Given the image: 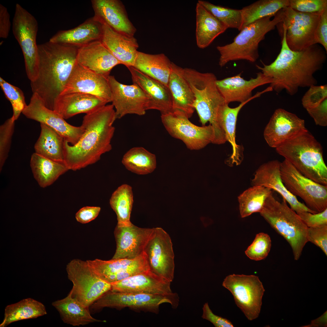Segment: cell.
Instances as JSON below:
<instances>
[{"label":"cell","instance_id":"cell-1","mask_svg":"<svg viewBox=\"0 0 327 327\" xmlns=\"http://www.w3.org/2000/svg\"><path fill=\"white\" fill-rule=\"evenodd\" d=\"M282 38L279 53L269 65L256 67L272 80L273 90L280 92L285 90L292 95L302 87H309L317 83L314 74L321 69L325 62L326 53L317 44L299 51L291 50L286 38V29L282 26Z\"/></svg>","mask_w":327,"mask_h":327},{"label":"cell","instance_id":"cell-2","mask_svg":"<svg viewBox=\"0 0 327 327\" xmlns=\"http://www.w3.org/2000/svg\"><path fill=\"white\" fill-rule=\"evenodd\" d=\"M111 104L105 105L84 116L81 125L84 131L74 145L64 140V162L69 170H80L94 164L112 149L111 144L116 119Z\"/></svg>","mask_w":327,"mask_h":327},{"label":"cell","instance_id":"cell-3","mask_svg":"<svg viewBox=\"0 0 327 327\" xmlns=\"http://www.w3.org/2000/svg\"><path fill=\"white\" fill-rule=\"evenodd\" d=\"M80 47L49 41L38 45V74L31 82L33 93L37 94L45 106L53 110L77 63Z\"/></svg>","mask_w":327,"mask_h":327},{"label":"cell","instance_id":"cell-4","mask_svg":"<svg viewBox=\"0 0 327 327\" xmlns=\"http://www.w3.org/2000/svg\"><path fill=\"white\" fill-rule=\"evenodd\" d=\"M276 150L305 176L327 186V167L322 147L308 131L284 142Z\"/></svg>","mask_w":327,"mask_h":327},{"label":"cell","instance_id":"cell-5","mask_svg":"<svg viewBox=\"0 0 327 327\" xmlns=\"http://www.w3.org/2000/svg\"><path fill=\"white\" fill-rule=\"evenodd\" d=\"M283 17L282 9L274 15L261 18L244 27L232 43L217 46L219 66L222 67L230 61L239 60L255 62L259 57V43L268 32L282 22Z\"/></svg>","mask_w":327,"mask_h":327},{"label":"cell","instance_id":"cell-6","mask_svg":"<svg viewBox=\"0 0 327 327\" xmlns=\"http://www.w3.org/2000/svg\"><path fill=\"white\" fill-rule=\"evenodd\" d=\"M287 203L283 199L281 202L278 201L272 192L266 200L259 213L271 227L288 242L292 248L294 259L297 260L308 242V227Z\"/></svg>","mask_w":327,"mask_h":327},{"label":"cell","instance_id":"cell-7","mask_svg":"<svg viewBox=\"0 0 327 327\" xmlns=\"http://www.w3.org/2000/svg\"><path fill=\"white\" fill-rule=\"evenodd\" d=\"M183 74L193 93V107L200 122L203 126L209 122L214 128L215 138L222 139L224 135L217 115L219 107L225 102L216 85V77L211 73H201L188 68L183 69Z\"/></svg>","mask_w":327,"mask_h":327},{"label":"cell","instance_id":"cell-8","mask_svg":"<svg viewBox=\"0 0 327 327\" xmlns=\"http://www.w3.org/2000/svg\"><path fill=\"white\" fill-rule=\"evenodd\" d=\"M68 279L73 283L71 296L89 308L108 291L111 285L101 279L91 268L87 260L74 259L66 268Z\"/></svg>","mask_w":327,"mask_h":327},{"label":"cell","instance_id":"cell-9","mask_svg":"<svg viewBox=\"0 0 327 327\" xmlns=\"http://www.w3.org/2000/svg\"><path fill=\"white\" fill-rule=\"evenodd\" d=\"M12 31L23 54L26 73L31 82L38 74V55L36 39L38 22L30 13L17 4L12 22Z\"/></svg>","mask_w":327,"mask_h":327},{"label":"cell","instance_id":"cell-10","mask_svg":"<svg viewBox=\"0 0 327 327\" xmlns=\"http://www.w3.org/2000/svg\"><path fill=\"white\" fill-rule=\"evenodd\" d=\"M282 180L288 190L300 197L309 209L317 213L327 208V186L306 177L285 159L280 162Z\"/></svg>","mask_w":327,"mask_h":327},{"label":"cell","instance_id":"cell-11","mask_svg":"<svg viewBox=\"0 0 327 327\" xmlns=\"http://www.w3.org/2000/svg\"><path fill=\"white\" fill-rule=\"evenodd\" d=\"M179 298L176 293L170 295H152L122 292L110 290L101 296L91 306L95 310L105 307L117 309L128 307L134 310L149 311L157 314L160 305L169 303L176 309Z\"/></svg>","mask_w":327,"mask_h":327},{"label":"cell","instance_id":"cell-12","mask_svg":"<svg viewBox=\"0 0 327 327\" xmlns=\"http://www.w3.org/2000/svg\"><path fill=\"white\" fill-rule=\"evenodd\" d=\"M222 285L231 293L236 305L249 320L258 317L265 290L258 276L230 275L224 279Z\"/></svg>","mask_w":327,"mask_h":327},{"label":"cell","instance_id":"cell-13","mask_svg":"<svg viewBox=\"0 0 327 327\" xmlns=\"http://www.w3.org/2000/svg\"><path fill=\"white\" fill-rule=\"evenodd\" d=\"M161 118L170 134L182 141L191 150H199L213 143L215 132L210 124L201 127L195 125L185 113L178 110L161 114Z\"/></svg>","mask_w":327,"mask_h":327},{"label":"cell","instance_id":"cell-14","mask_svg":"<svg viewBox=\"0 0 327 327\" xmlns=\"http://www.w3.org/2000/svg\"><path fill=\"white\" fill-rule=\"evenodd\" d=\"M283 10L281 23L286 28V43L291 50L299 51L317 44L315 32L321 14L301 12L289 7Z\"/></svg>","mask_w":327,"mask_h":327},{"label":"cell","instance_id":"cell-15","mask_svg":"<svg viewBox=\"0 0 327 327\" xmlns=\"http://www.w3.org/2000/svg\"><path fill=\"white\" fill-rule=\"evenodd\" d=\"M144 252L150 270L171 282L174 277V255L169 235L160 227L153 228Z\"/></svg>","mask_w":327,"mask_h":327},{"label":"cell","instance_id":"cell-16","mask_svg":"<svg viewBox=\"0 0 327 327\" xmlns=\"http://www.w3.org/2000/svg\"><path fill=\"white\" fill-rule=\"evenodd\" d=\"M22 113L28 118L45 124L54 129L70 144L74 145L84 131L81 125L75 126L67 123L60 115L48 108L36 93H33L30 102Z\"/></svg>","mask_w":327,"mask_h":327},{"label":"cell","instance_id":"cell-17","mask_svg":"<svg viewBox=\"0 0 327 327\" xmlns=\"http://www.w3.org/2000/svg\"><path fill=\"white\" fill-rule=\"evenodd\" d=\"M87 261L98 276L111 284L150 270L144 252L134 259H112L108 260L95 259Z\"/></svg>","mask_w":327,"mask_h":327},{"label":"cell","instance_id":"cell-18","mask_svg":"<svg viewBox=\"0 0 327 327\" xmlns=\"http://www.w3.org/2000/svg\"><path fill=\"white\" fill-rule=\"evenodd\" d=\"M108 80L116 119H120L127 114L141 116L145 114L148 99L138 85L134 83L128 85L122 84L112 75L108 77Z\"/></svg>","mask_w":327,"mask_h":327},{"label":"cell","instance_id":"cell-19","mask_svg":"<svg viewBox=\"0 0 327 327\" xmlns=\"http://www.w3.org/2000/svg\"><path fill=\"white\" fill-rule=\"evenodd\" d=\"M240 73L220 80H217L216 85L223 97L226 103L229 104L233 102L242 103L249 100L260 97L266 92L273 91L269 86L261 92H258L253 96V91L256 88L268 84H270L272 79L265 76L261 72L257 73L256 76L248 80L241 77Z\"/></svg>","mask_w":327,"mask_h":327},{"label":"cell","instance_id":"cell-20","mask_svg":"<svg viewBox=\"0 0 327 327\" xmlns=\"http://www.w3.org/2000/svg\"><path fill=\"white\" fill-rule=\"evenodd\" d=\"M307 131L303 120L294 114L278 108L275 110L265 127L264 136L268 145L276 148Z\"/></svg>","mask_w":327,"mask_h":327},{"label":"cell","instance_id":"cell-21","mask_svg":"<svg viewBox=\"0 0 327 327\" xmlns=\"http://www.w3.org/2000/svg\"><path fill=\"white\" fill-rule=\"evenodd\" d=\"M108 77L95 73L77 62L61 94L81 93L98 97L108 103L111 102L112 94Z\"/></svg>","mask_w":327,"mask_h":327},{"label":"cell","instance_id":"cell-22","mask_svg":"<svg viewBox=\"0 0 327 327\" xmlns=\"http://www.w3.org/2000/svg\"><path fill=\"white\" fill-rule=\"evenodd\" d=\"M280 164L278 160H274L261 165L252 180L253 186H262L276 191L298 214L304 212L316 213L299 201L296 197L287 189L282 180Z\"/></svg>","mask_w":327,"mask_h":327},{"label":"cell","instance_id":"cell-23","mask_svg":"<svg viewBox=\"0 0 327 327\" xmlns=\"http://www.w3.org/2000/svg\"><path fill=\"white\" fill-rule=\"evenodd\" d=\"M153 228H142L132 224L117 225L114 231L116 249L112 259H134L142 254Z\"/></svg>","mask_w":327,"mask_h":327},{"label":"cell","instance_id":"cell-24","mask_svg":"<svg viewBox=\"0 0 327 327\" xmlns=\"http://www.w3.org/2000/svg\"><path fill=\"white\" fill-rule=\"evenodd\" d=\"M171 282L149 270L111 283V290L122 292L170 295L173 293L170 288Z\"/></svg>","mask_w":327,"mask_h":327},{"label":"cell","instance_id":"cell-25","mask_svg":"<svg viewBox=\"0 0 327 327\" xmlns=\"http://www.w3.org/2000/svg\"><path fill=\"white\" fill-rule=\"evenodd\" d=\"M94 17L102 24H105L114 31L133 36L135 27L128 18L124 7L118 0L91 1Z\"/></svg>","mask_w":327,"mask_h":327},{"label":"cell","instance_id":"cell-26","mask_svg":"<svg viewBox=\"0 0 327 327\" xmlns=\"http://www.w3.org/2000/svg\"><path fill=\"white\" fill-rule=\"evenodd\" d=\"M127 68L131 73L133 83L140 88L148 99L147 110H157L161 114L173 111L172 97L167 87L133 66Z\"/></svg>","mask_w":327,"mask_h":327},{"label":"cell","instance_id":"cell-27","mask_svg":"<svg viewBox=\"0 0 327 327\" xmlns=\"http://www.w3.org/2000/svg\"><path fill=\"white\" fill-rule=\"evenodd\" d=\"M77 62L95 73L107 77L113 68L121 64L101 40L80 47Z\"/></svg>","mask_w":327,"mask_h":327},{"label":"cell","instance_id":"cell-28","mask_svg":"<svg viewBox=\"0 0 327 327\" xmlns=\"http://www.w3.org/2000/svg\"><path fill=\"white\" fill-rule=\"evenodd\" d=\"M106 101L86 94L74 92L60 95L55 100L53 110L68 119L81 113L86 114L105 105Z\"/></svg>","mask_w":327,"mask_h":327},{"label":"cell","instance_id":"cell-29","mask_svg":"<svg viewBox=\"0 0 327 327\" xmlns=\"http://www.w3.org/2000/svg\"><path fill=\"white\" fill-rule=\"evenodd\" d=\"M101 41L121 64L127 67L133 66L139 47L134 36L120 33L104 24Z\"/></svg>","mask_w":327,"mask_h":327},{"label":"cell","instance_id":"cell-30","mask_svg":"<svg viewBox=\"0 0 327 327\" xmlns=\"http://www.w3.org/2000/svg\"><path fill=\"white\" fill-rule=\"evenodd\" d=\"M183 69L172 62L168 87L172 97L173 111H182L189 118L195 110V97L183 75Z\"/></svg>","mask_w":327,"mask_h":327},{"label":"cell","instance_id":"cell-31","mask_svg":"<svg viewBox=\"0 0 327 327\" xmlns=\"http://www.w3.org/2000/svg\"><path fill=\"white\" fill-rule=\"evenodd\" d=\"M102 34V24L93 17L74 28L58 31L49 41L81 47L101 40Z\"/></svg>","mask_w":327,"mask_h":327},{"label":"cell","instance_id":"cell-32","mask_svg":"<svg viewBox=\"0 0 327 327\" xmlns=\"http://www.w3.org/2000/svg\"><path fill=\"white\" fill-rule=\"evenodd\" d=\"M196 13V43L199 48L204 49L227 28L198 2Z\"/></svg>","mask_w":327,"mask_h":327},{"label":"cell","instance_id":"cell-33","mask_svg":"<svg viewBox=\"0 0 327 327\" xmlns=\"http://www.w3.org/2000/svg\"><path fill=\"white\" fill-rule=\"evenodd\" d=\"M172 62L163 53L153 54L138 51L133 67L168 87Z\"/></svg>","mask_w":327,"mask_h":327},{"label":"cell","instance_id":"cell-34","mask_svg":"<svg viewBox=\"0 0 327 327\" xmlns=\"http://www.w3.org/2000/svg\"><path fill=\"white\" fill-rule=\"evenodd\" d=\"M250 100L241 103L237 107L231 108L229 104L224 103L220 106L217 113L218 124L223 132L226 141L230 143L233 152L229 160L232 164H239L242 160L240 146L236 141V124L238 114L241 108Z\"/></svg>","mask_w":327,"mask_h":327},{"label":"cell","instance_id":"cell-35","mask_svg":"<svg viewBox=\"0 0 327 327\" xmlns=\"http://www.w3.org/2000/svg\"><path fill=\"white\" fill-rule=\"evenodd\" d=\"M52 305L59 312L64 323L73 326L102 322L92 317L89 308L73 298L70 292L64 298L52 302Z\"/></svg>","mask_w":327,"mask_h":327},{"label":"cell","instance_id":"cell-36","mask_svg":"<svg viewBox=\"0 0 327 327\" xmlns=\"http://www.w3.org/2000/svg\"><path fill=\"white\" fill-rule=\"evenodd\" d=\"M30 165L35 178L42 188L52 184L69 170L64 162L55 161L35 152L31 156Z\"/></svg>","mask_w":327,"mask_h":327},{"label":"cell","instance_id":"cell-37","mask_svg":"<svg viewBox=\"0 0 327 327\" xmlns=\"http://www.w3.org/2000/svg\"><path fill=\"white\" fill-rule=\"evenodd\" d=\"M47 313L45 306L40 302L31 298L24 299L5 307L0 327H5L21 320L36 318Z\"/></svg>","mask_w":327,"mask_h":327},{"label":"cell","instance_id":"cell-38","mask_svg":"<svg viewBox=\"0 0 327 327\" xmlns=\"http://www.w3.org/2000/svg\"><path fill=\"white\" fill-rule=\"evenodd\" d=\"M40 136L34 146L35 153L55 161L64 162V138L48 126L40 123Z\"/></svg>","mask_w":327,"mask_h":327},{"label":"cell","instance_id":"cell-39","mask_svg":"<svg viewBox=\"0 0 327 327\" xmlns=\"http://www.w3.org/2000/svg\"><path fill=\"white\" fill-rule=\"evenodd\" d=\"M122 163L128 170L139 175L150 173L156 167L155 155L141 147L128 150L123 156Z\"/></svg>","mask_w":327,"mask_h":327},{"label":"cell","instance_id":"cell-40","mask_svg":"<svg viewBox=\"0 0 327 327\" xmlns=\"http://www.w3.org/2000/svg\"><path fill=\"white\" fill-rule=\"evenodd\" d=\"M133 201L132 188L127 184L119 187L113 193L110 204L117 215V226H128L133 224L130 219Z\"/></svg>","mask_w":327,"mask_h":327},{"label":"cell","instance_id":"cell-41","mask_svg":"<svg viewBox=\"0 0 327 327\" xmlns=\"http://www.w3.org/2000/svg\"><path fill=\"white\" fill-rule=\"evenodd\" d=\"M289 6V0H259L245 6L241 9L243 19L242 28L258 19L274 15Z\"/></svg>","mask_w":327,"mask_h":327},{"label":"cell","instance_id":"cell-42","mask_svg":"<svg viewBox=\"0 0 327 327\" xmlns=\"http://www.w3.org/2000/svg\"><path fill=\"white\" fill-rule=\"evenodd\" d=\"M272 192L271 189L261 186H253L244 191L238 197L241 217L260 213L266 200Z\"/></svg>","mask_w":327,"mask_h":327},{"label":"cell","instance_id":"cell-43","mask_svg":"<svg viewBox=\"0 0 327 327\" xmlns=\"http://www.w3.org/2000/svg\"><path fill=\"white\" fill-rule=\"evenodd\" d=\"M200 4L227 28H242L243 19L241 10L224 7L213 4L208 2L199 0Z\"/></svg>","mask_w":327,"mask_h":327},{"label":"cell","instance_id":"cell-44","mask_svg":"<svg viewBox=\"0 0 327 327\" xmlns=\"http://www.w3.org/2000/svg\"><path fill=\"white\" fill-rule=\"evenodd\" d=\"M0 85L6 97L12 104L13 111L12 117L15 121L27 105L24 93L19 88L7 82L1 77Z\"/></svg>","mask_w":327,"mask_h":327},{"label":"cell","instance_id":"cell-45","mask_svg":"<svg viewBox=\"0 0 327 327\" xmlns=\"http://www.w3.org/2000/svg\"><path fill=\"white\" fill-rule=\"evenodd\" d=\"M271 247V241L269 236L266 233H260L256 234L245 253L252 260H260L265 259L268 256Z\"/></svg>","mask_w":327,"mask_h":327},{"label":"cell","instance_id":"cell-46","mask_svg":"<svg viewBox=\"0 0 327 327\" xmlns=\"http://www.w3.org/2000/svg\"><path fill=\"white\" fill-rule=\"evenodd\" d=\"M15 121L12 117L0 126V170L7 160L15 129Z\"/></svg>","mask_w":327,"mask_h":327},{"label":"cell","instance_id":"cell-47","mask_svg":"<svg viewBox=\"0 0 327 327\" xmlns=\"http://www.w3.org/2000/svg\"><path fill=\"white\" fill-rule=\"evenodd\" d=\"M288 7L301 12L321 14L327 8V0H289Z\"/></svg>","mask_w":327,"mask_h":327},{"label":"cell","instance_id":"cell-48","mask_svg":"<svg viewBox=\"0 0 327 327\" xmlns=\"http://www.w3.org/2000/svg\"><path fill=\"white\" fill-rule=\"evenodd\" d=\"M302 99V104L306 110L315 107L327 98V86L312 85L309 87Z\"/></svg>","mask_w":327,"mask_h":327},{"label":"cell","instance_id":"cell-49","mask_svg":"<svg viewBox=\"0 0 327 327\" xmlns=\"http://www.w3.org/2000/svg\"><path fill=\"white\" fill-rule=\"evenodd\" d=\"M308 242L314 244L327 256V224L308 228Z\"/></svg>","mask_w":327,"mask_h":327},{"label":"cell","instance_id":"cell-50","mask_svg":"<svg viewBox=\"0 0 327 327\" xmlns=\"http://www.w3.org/2000/svg\"><path fill=\"white\" fill-rule=\"evenodd\" d=\"M298 215L308 228L327 224V208L320 212H304Z\"/></svg>","mask_w":327,"mask_h":327},{"label":"cell","instance_id":"cell-51","mask_svg":"<svg viewBox=\"0 0 327 327\" xmlns=\"http://www.w3.org/2000/svg\"><path fill=\"white\" fill-rule=\"evenodd\" d=\"M306 110L316 125H327V98L316 106Z\"/></svg>","mask_w":327,"mask_h":327},{"label":"cell","instance_id":"cell-52","mask_svg":"<svg viewBox=\"0 0 327 327\" xmlns=\"http://www.w3.org/2000/svg\"><path fill=\"white\" fill-rule=\"evenodd\" d=\"M317 43L322 45L327 51V8L321 13L315 32Z\"/></svg>","mask_w":327,"mask_h":327},{"label":"cell","instance_id":"cell-53","mask_svg":"<svg viewBox=\"0 0 327 327\" xmlns=\"http://www.w3.org/2000/svg\"><path fill=\"white\" fill-rule=\"evenodd\" d=\"M202 309V318L210 322L215 327H234L229 320L214 314L210 309L208 303H206L203 305Z\"/></svg>","mask_w":327,"mask_h":327},{"label":"cell","instance_id":"cell-54","mask_svg":"<svg viewBox=\"0 0 327 327\" xmlns=\"http://www.w3.org/2000/svg\"><path fill=\"white\" fill-rule=\"evenodd\" d=\"M101 209L99 206L84 207L76 214V219L77 221L82 224L88 223L97 217Z\"/></svg>","mask_w":327,"mask_h":327},{"label":"cell","instance_id":"cell-55","mask_svg":"<svg viewBox=\"0 0 327 327\" xmlns=\"http://www.w3.org/2000/svg\"><path fill=\"white\" fill-rule=\"evenodd\" d=\"M11 27L10 15L7 9L0 4V37L7 38L8 35Z\"/></svg>","mask_w":327,"mask_h":327},{"label":"cell","instance_id":"cell-56","mask_svg":"<svg viewBox=\"0 0 327 327\" xmlns=\"http://www.w3.org/2000/svg\"><path fill=\"white\" fill-rule=\"evenodd\" d=\"M327 311H326L319 318L312 320L310 324L303 327H327Z\"/></svg>","mask_w":327,"mask_h":327}]
</instances>
